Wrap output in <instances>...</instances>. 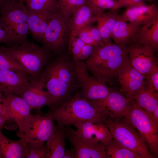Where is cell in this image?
I'll return each instance as SVG.
<instances>
[{"label": "cell", "instance_id": "obj_2", "mask_svg": "<svg viewBox=\"0 0 158 158\" xmlns=\"http://www.w3.org/2000/svg\"><path fill=\"white\" fill-rule=\"evenodd\" d=\"M129 61L127 45L111 42L95 47L84 62L92 76L106 84L117 78L123 67Z\"/></svg>", "mask_w": 158, "mask_h": 158}, {"label": "cell", "instance_id": "obj_31", "mask_svg": "<svg viewBox=\"0 0 158 158\" xmlns=\"http://www.w3.org/2000/svg\"><path fill=\"white\" fill-rule=\"evenodd\" d=\"M0 69L23 73L27 75L29 78L27 71L13 59L1 50Z\"/></svg>", "mask_w": 158, "mask_h": 158}, {"label": "cell", "instance_id": "obj_38", "mask_svg": "<svg viewBox=\"0 0 158 158\" xmlns=\"http://www.w3.org/2000/svg\"><path fill=\"white\" fill-rule=\"evenodd\" d=\"M88 26L81 30L76 37L81 39L85 44L91 45L95 47H99L92 37Z\"/></svg>", "mask_w": 158, "mask_h": 158}, {"label": "cell", "instance_id": "obj_11", "mask_svg": "<svg viewBox=\"0 0 158 158\" xmlns=\"http://www.w3.org/2000/svg\"><path fill=\"white\" fill-rule=\"evenodd\" d=\"M54 121L49 114L44 116L31 114L26 121L23 133L20 137L27 143L35 140L47 141L56 129Z\"/></svg>", "mask_w": 158, "mask_h": 158}, {"label": "cell", "instance_id": "obj_14", "mask_svg": "<svg viewBox=\"0 0 158 158\" xmlns=\"http://www.w3.org/2000/svg\"><path fill=\"white\" fill-rule=\"evenodd\" d=\"M43 88L40 80L29 81L18 95L26 102L31 109L40 110L44 106H50L52 102L50 95L47 91L44 90Z\"/></svg>", "mask_w": 158, "mask_h": 158}, {"label": "cell", "instance_id": "obj_33", "mask_svg": "<svg viewBox=\"0 0 158 158\" xmlns=\"http://www.w3.org/2000/svg\"><path fill=\"white\" fill-rule=\"evenodd\" d=\"M0 117L5 121L6 125L5 128L6 129L13 130L18 128L12 118L6 98L0 90Z\"/></svg>", "mask_w": 158, "mask_h": 158}, {"label": "cell", "instance_id": "obj_19", "mask_svg": "<svg viewBox=\"0 0 158 158\" xmlns=\"http://www.w3.org/2000/svg\"><path fill=\"white\" fill-rule=\"evenodd\" d=\"M130 44L146 46L157 51L158 16L140 26Z\"/></svg>", "mask_w": 158, "mask_h": 158}, {"label": "cell", "instance_id": "obj_9", "mask_svg": "<svg viewBox=\"0 0 158 158\" xmlns=\"http://www.w3.org/2000/svg\"><path fill=\"white\" fill-rule=\"evenodd\" d=\"M126 118L144 138L150 152L158 158V124L133 100L130 113Z\"/></svg>", "mask_w": 158, "mask_h": 158}, {"label": "cell", "instance_id": "obj_29", "mask_svg": "<svg viewBox=\"0 0 158 158\" xmlns=\"http://www.w3.org/2000/svg\"><path fill=\"white\" fill-rule=\"evenodd\" d=\"M27 11L33 12H59L58 0H23Z\"/></svg>", "mask_w": 158, "mask_h": 158}, {"label": "cell", "instance_id": "obj_44", "mask_svg": "<svg viewBox=\"0 0 158 158\" xmlns=\"http://www.w3.org/2000/svg\"><path fill=\"white\" fill-rule=\"evenodd\" d=\"M75 40L78 45L81 48L85 44L82 40L77 37H75Z\"/></svg>", "mask_w": 158, "mask_h": 158}, {"label": "cell", "instance_id": "obj_48", "mask_svg": "<svg viewBox=\"0 0 158 158\" xmlns=\"http://www.w3.org/2000/svg\"><path fill=\"white\" fill-rule=\"evenodd\" d=\"M0 158H1L0 155Z\"/></svg>", "mask_w": 158, "mask_h": 158}, {"label": "cell", "instance_id": "obj_49", "mask_svg": "<svg viewBox=\"0 0 158 158\" xmlns=\"http://www.w3.org/2000/svg\"><path fill=\"white\" fill-rule=\"evenodd\" d=\"M114 0L116 1V0Z\"/></svg>", "mask_w": 158, "mask_h": 158}, {"label": "cell", "instance_id": "obj_4", "mask_svg": "<svg viewBox=\"0 0 158 158\" xmlns=\"http://www.w3.org/2000/svg\"><path fill=\"white\" fill-rule=\"evenodd\" d=\"M0 50L13 59L28 71L30 82L39 81L42 70L51 59L53 53L45 47L28 41L13 46L2 45Z\"/></svg>", "mask_w": 158, "mask_h": 158}, {"label": "cell", "instance_id": "obj_17", "mask_svg": "<svg viewBox=\"0 0 158 158\" xmlns=\"http://www.w3.org/2000/svg\"><path fill=\"white\" fill-rule=\"evenodd\" d=\"M100 12L90 3L78 8L72 15L69 22L71 35L76 37L79 32L88 25L97 21Z\"/></svg>", "mask_w": 158, "mask_h": 158}, {"label": "cell", "instance_id": "obj_37", "mask_svg": "<svg viewBox=\"0 0 158 158\" xmlns=\"http://www.w3.org/2000/svg\"><path fill=\"white\" fill-rule=\"evenodd\" d=\"M91 4L100 11L111 10L114 7V0H89Z\"/></svg>", "mask_w": 158, "mask_h": 158}, {"label": "cell", "instance_id": "obj_18", "mask_svg": "<svg viewBox=\"0 0 158 158\" xmlns=\"http://www.w3.org/2000/svg\"><path fill=\"white\" fill-rule=\"evenodd\" d=\"M8 102L13 120L19 128L20 136L24 131L26 121L31 114V109L21 97L11 92H3Z\"/></svg>", "mask_w": 158, "mask_h": 158}, {"label": "cell", "instance_id": "obj_47", "mask_svg": "<svg viewBox=\"0 0 158 158\" xmlns=\"http://www.w3.org/2000/svg\"><path fill=\"white\" fill-rule=\"evenodd\" d=\"M3 28L1 26L0 23V29L2 28Z\"/></svg>", "mask_w": 158, "mask_h": 158}, {"label": "cell", "instance_id": "obj_16", "mask_svg": "<svg viewBox=\"0 0 158 158\" xmlns=\"http://www.w3.org/2000/svg\"><path fill=\"white\" fill-rule=\"evenodd\" d=\"M117 78L121 91L129 98H132L134 94L144 87L145 77L131 65L129 61L123 67Z\"/></svg>", "mask_w": 158, "mask_h": 158}, {"label": "cell", "instance_id": "obj_15", "mask_svg": "<svg viewBox=\"0 0 158 158\" xmlns=\"http://www.w3.org/2000/svg\"><path fill=\"white\" fill-rule=\"evenodd\" d=\"M76 128V130H72L74 134L88 141L101 142L104 145L112 137L104 121H87Z\"/></svg>", "mask_w": 158, "mask_h": 158}, {"label": "cell", "instance_id": "obj_22", "mask_svg": "<svg viewBox=\"0 0 158 158\" xmlns=\"http://www.w3.org/2000/svg\"><path fill=\"white\" fill-rule=\"evenodd\" d=\"M27 11L29 31L34 39L41 42L53 13L47 12Z\"/></svg>", "mask_w": 158, "mask_h": 158}, {"label": "cell", "instance_id": "obj_46", "mask_svg": "<svg viewBox=\"0 0 158 158\" xmlns=\"http://www.w3.org/2000/svg\"><path fill=\"white\" fill-rule=\"evenodd\" d=\"M143 0L144 1H147L149 2H152L153 1H155L156 0Z\"/></svg>", "mask_w": 158, "mask_h": 158}, {"label": "cell", "instance_id": "obj_6", "mask_svg": "<svg viewBox=\"0 0 158 158\" xmlns=\"http://www.w3.org/2000/svg\"><path fill=\"white\" fill-rule=\"evenodd\" d=\"M27 19L28 11L23 0H17L0 16V23L9 38V47L19 45L28 41Z\"/></svg>", "mask_w": 158, "mask_h": 158}, {"label": "cell", "instance_id": "obj_45", "mask_svg": "<svg viewBox=\"0 0 158 158\" xmlns=\"http://www.w3.org/2000/svg\"><path fill=\"white\" fill-rule=\"evenodd\" d=\"M6 125V122L5 120L0 117V130H1L3 127L5 128Z\"/></svg>", "mask_w": 158, "mask_h": 158}, {"label": "cell", "instance_id": "obj_21", "mask_svg": "<svg viewBox=\"0 0 158 158\" xmlns=\"http://www.w3.org/2000/svg\"><path fill=\"white\" fill-rule=\"evenodd\" d=\"M29 82L28 76L20 72L0 69V90L18 95Z\"/></svg>", "mask_w": 158, "mask_h": 158}, {"label": "cell", "instance_id": "obj_10", "mask_svg": "<svg viewBox=\"0 0 158 158\" xmlns=\"http://www.w3.org/2000/svg\"><path fill=\"white\" fill-rule=\"evenodd\" d=\"M133 101L132 98L112 90L105 98L90 102L106 118H117L128 116Z\"/></svg>", "mask_w": 158, "mask_h": 158}, {"label": "cell", "instance_id": "obj_8", "mask_svg": "<svg viewBox=\"0 0 158 158\" xmlns=\"http://www.w3.org/2000/svg\"><path fill=\"white\" fill-rule=\"evenodd\" d=\"M75 77L79 88L77 93L89 102L103 99L112 91L106 84L91 76L85 62L82 61L74 63Z\"/></svg>", "mask_w": 158, "mask_h": 158}, {"label": "cell", "instance_id": "obj_35", "mask_svg": "<svg viewBox=\"0 0 158 158\" xmlns=\"http://www.w3.org/2000/svg\"><path fill=\"white\" fill-rule=\"evenodd\" d=\"M67 47V53L74 63L81 49L76 42L75 37L71 36Z\"/></svg>", "mask_w": 158, "mask_h": 158}, {"label": "cell", "instance_id": "obj_39", "mask_svg": "<svg viewBox=\"0 0 158 158\" xmlns=\"http://www.w3.org/2000/svg\"><path fill=\"white\" fill-rule=\"evenodd\" d=\"M95 47L93 45L85 44L81 48L75 62L82 61L88 59L92 54Z\"/></svg>", "mask_w": 158, "mask_h": 158}, {"label": "cell", "instance_id": "obj_27", "mask_svg": "<svg viewBox=\"0 0 158 158\" xmlns=\"http://www.w3.org/2000/svg\"><path fill=\"white\" fill-rule=\"evenodd\" d=\"M134 102L152 118V114L158 106V94L142 88L132 97Z\"/></svg>", "mask_w": 158, "mask_h": 158}, {"label": "cell", "instance_id": "obj_41", "mask_svg": "<svg viewBox=\"0 0 158 158\" xmlns=\"http://www.w3.org/2000/svg\"><path fill=\"white\" fill-rule=\"evenodd\" d=\"M17 0H0V16L6 12Z\"/></svg>", "mask_w": 158, "mask_h": 158}, {"label": "cell", "instance_id": "obj_13", "mask_svg": "<svg viewBox=\"0 0 158 158\" xmlns=\"http://www.w3.org/2000/svg\"><path fill=\"white\" fill-rule=\"evenodd\" d=\"M66 138L74 149L75 158H106L104 144L100 142L88 141L75 135L73 129L65 126Z\"/></svg>", "mask_w": 158, "mask_h": 158}, {"label": "cell", "instance_id": "obj_3", "mask_svg": "<svg viewBox=\"0 0 158 158\" xmlns=\"http://www.w3.org/2000/svg\"><path fill=\"white\" fill-rule=\"evenodd\" d=\"M49 114L57 123L75 127L87 121H104L106 118L77 92L70 99Z\"/></svg>", "mask_w": 158, "mask_h": 158}, {"label": "cell", "instance_id": "obj_42", "mask_svg": "<svg viewBox=\"0 0 158 158\" xmlns=\"http://www.w3.org/2000/svg\"><path fill=\"white\" fill-rule=\"evenodd\" d=\"M63 158H75V150L72 146L69 150L66 149Z\"/></svg>", "mask_w": 158, "mask_h": 158}, {"label": "cell", "instance_id": "obj_25", "mask_svg": "<svg viewBox=\"0 0 158 158\" xmlns=\"http://www.w3.org/2000/svg\"><path fill=\"white\" fill-rule=\"evenodd\" d=\"M140 26L124 21L119 15L112 35L114 43L128 45Z\"/></svg>", "mask_w": 158, "mask_h": 158}, {"label": "cell", "instance_id": "obj_12", "mask_svg": "<svg viewBox=\"0 0 158 158\" xmlns=\"http://www.w3.org/2000/svg\"><path fill=\"white\" fill-rule=\"evenodd\" d=\"M127 48L130 64L145 77L158 67L156 51L152 48L133 44L127 45Z\"/></svg>", "mask_w": 158, "mask_h": 158}, {"label": "cell", "instance_id": "obj_23", "mask_svg": "<svg viewBox=\"0 0 158 158\" xmlns=\"http://www.w3.org/2000/svg\"><path fill=\"white\" fill-rule=\"evenodd\" d=\"M65 126L57 123L54 134L47 140L45 145L46 158H63L66 149Z\"/></svg>", "mask_w": 158, "mask_h": 158}, {"label": "cell", "instance_id": "obj_5", "mask_svg": "<svg viewBox=\"0 0 158 158\" xmlns=\"http://www.w3.org/2000/svg\"><path fill=\"white\" fill-rule=\"evenodd\" d=\"M104 122L113 138L140 158H155L144 138L126 118H106Z\"/></svg>", "mask_w": 158, "mask_h": 158}, {"label": "cell", "instance_id": "obj_24", "mask_svg": "<svg viewBox=\"0 0 158 158\" xmlns=\"http://www.w3.org/2000/svg\"><path fill=\"white\" fill-rule=\"evenodd\" d=\"M27 142L22 138L13 140L0 130V155L3 158H25Z\"/></svg>", "mask_w": 158, "mask_h": 158}, {"label": "cell", "instance_id": "obj_28", "mask_svg": "<svg viewBox=\"0 0 158 158\" xmlns=\"http://www.w3.org/2000/svg\"><path fill=\"white\" fill-rule=\"evenodd\" d=\"M104 145L106 158H140L113 137Z\"/></svg>", "mask_w": 158, "mask_h": 158}, {"label": "cell", "instance_id": "obj_43", "mask_svg": "<svg viewBox=\"0 0 158 158\" xmlns=\"http://www.w3.org/2000/svg\"><path fill=\"white\" fill-rule=\"evenodd\" d=\"M152 118L155 123L158 124V106L153 111Z\"/></svg>", "mask_w": 158, "mask_h": 158}, {"label": "cell", "instance_id": "obj_26", "mask_svg": "<svg viewBox=\"0 0 158 158\" xmlns=\"http://www.w3.org/2000/svg\"><path fill=\"white\" fill-rule=\"evenodd\" d=\"M118 16L117 10H112L101 11L98 15L97 27L105 44L111 42L112 33Z\"/></svg>", "mask_w": 158, "mask_h": 158}, {"label": "cell", "instance_id": "obj_36", "mask_svg": "<svg viewBox=\"0 0 158 158\" xmlns=\"http://www.w3.org/2000/svg\"><path fill=\"white\" fill-rule=\"evenodd\" d=\"M143 0H116L112 10H117L121 8H126L140 5H146Z\"/></svg>", "mask_w": 158, "mask_h": 158}, {"label": "cell", "instance_id": "obj_7", "mask_svg": "<svg viewBox=\"0 0 158 158\" xmlns=\"http://www.w3.org/2000/svg\"><path fill=\"white\" fill-rule=\"evenodd\" d=\"M71 17L62 16L58 12L52 14L41 42L53 54L65 51L67 47L71 36Z\"/></svg>", "mask_w": 158, "mask_h": 158}, {"label": "cell", "instance_id": "obj_40", "mask_svg": "<svg viewBox=\"0 0 158 158\" xmlns=\"http://www.w3.org/2000/svg\"><path fill=\"white\" fill-rule=\"evenodd\" d=\"M88 26L92 37L97 44L99 46L104 45L105 44L97 26H95L93 24H90Z\"/></svg>", "mask_w": 158, "mask_h": 158}, {"label": "cell", "instance_id": "obj_32", "mask_svg": "<svg viewBox=\"0 0 158 158\" xmlns=\"http://www.w3.org/2000/svg\"><path fill=\"white\" fill-rule=\"evenodd\" d=\"M46 149L44 142L35 140L27 142L25 158H46Z\"/></svg>", "mask_w": 158, "mask_h": 158}, {"label": "cell", "instance_id": "obj_34", "mask_svg": "<svg viewBox=\"0 0 158 158\" xmlns=\"http://www.w3.org/2000/svg\"><path fill=\"white\" fill-rule=\"evenodd\" d=\"M144 87L154 93L158 94V67L145 77Z\"/></svg>", "mask_w": 158, "mask_h": 158}, {"label": "cell", "instance_id": "obj_30", "mask_svg": "<svg viewBox=\"0 0 158 158\" xmlns=\"http://www.w3.org/2000/svg\"><path fill=\"white\" fill-rule=\"evenodd\" d=\"M59 13L62 16L71 17L82 5L88 4L89 0H58Z\"/></svg>", "mask_w": 158, "mask_h": 158}, {"label": "cell", "instance_id": "obj_1", "mask_svg": "<svg viewBox=\"0 0 158 158\" xmlns=\"http://www.w3.org/2000/svg\"><path fill=\"white\" fill-rule=\"evenodd\" d=\"M53 54V58L52 57L44 67L39 80L51 98L49 113L70 99L79 88L74 75V63L67 52Z\"/></svg>", "mask_w": 158, "mask_h": 158}, {"label": "cell", "instance_id": "obj_20", "mask_svg": "<svg viewBox=\"0 0 158 158\" xmlns=\"http://www.w3.org/2000/svg\"><path fill=\"white\" fill-rule=\"evenodd\" d=\"M120 15L124 21L140 26L158 16V6L154 3L133 7L126 8Z\"/></svg>", "mask_w": 158, "mask_h": 158}]
</instances>
